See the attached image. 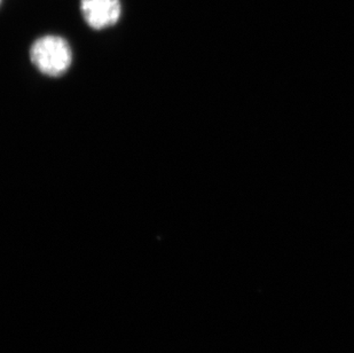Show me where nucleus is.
<instances>
[{
	"label": "nucleus",
	"instance_id": "nucleus-2",
	"mask_svg": "<svg viewBox=\"0 0 354 353\" xmlns=\"http://www.w3.org/2000/svg\"><path fill=\"white\" fill-rule=\"evenodd\" d=\"M120 0H80V13L88 27L104 30L114 27L122 17Z\"/></svg>",
	"mask_w": 354,
	"mask_h": 353
},
{
	"label": "nucleus",
	"instance_id": "nucleus-1",
	"mask_svg": "<svg viewBox=\"0 0 354 353\" xmlns=\"http://www.w3.org/2000/svg\"><path fill=\"white\" fill-rule=\"evenodd\" d=\"M29 57L39 73L50 77L64 75L73 64L71 44L57 35H45L35 40Z\"/></svg>",
	"mask_w": 354,
	"mask_h": 353
},
{
	"label": "nucleus",
	"instance_id": "nucleus-3",
	"mask_svg": "<svg viewBox=\"0 0 354 353\" xmlns=\"http://www.w3.org/2000/svg\"><path fill=\"white\" fill-rule=\"evenodd\" d=\"M1 1H3V0H0V5H1Z\"/></svg>",
	"mask_w": 354,
	"mask_h": 353
}]
</instances>
